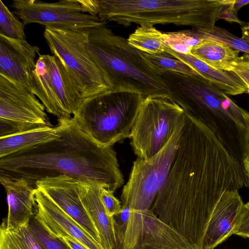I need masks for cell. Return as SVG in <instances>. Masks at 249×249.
Wrapping results in <instances>:
<instances>
[{
    "mask_svg": "<svg viewBox=\"0 0 249 249\" xmlns=\"http://www.w3.org/2000/svg\"><path fill=\"white\" fill-rule=\"evenodd\" d=\"M241 38L249 43V22L246 23L241 27Z\"/></svg>",
    "mask_w": 249,
    "mask_h": 249,
    "instance_id": "obj_40",
    "label": "cell"
},
{
    "mask_svg": "<svg viewBox=\"0 0 249 249\" xmlns=\"http://www.w3.org/2000/svg\"><path fill=\"white\" fill-rule=\"evenodd\" d=\"M127 40L131 46L150 54L165 53L167 48L163 33L148 24L140 25Z\"/></svg>",
    "mask_w": 249,
    "mask_h": 249,
    "instance_id": "obj_24",
    "label": "cell"
},
{
    "mask_svg": "<svg viewBox=\"0 0 249 249\" xmlns=\"http://www.w3.org/2000/svg\"><path fill=\"white\" fill-rule=\"evenodd\" d=\"M231 71L243 81L246 88V92L249 94V54L244 53L240 56Z\"/></svg>",
    "mask_w": 249,
    "mask_h": 249,
    "instance_id": "obj_35",
    "label": "cell"
},
{
    "mask_svg": "<svg viewBox=\"0 0 249 249\" xmlns=\"http://www.w3.org/2000/svg\"><path fill=\"white\" fill-rule=\"evenodd\" d=\"M36 61L34 72L35 95L40 99L48 113L55 116L58 119L66 118L53 89L42 54H39Z\"/></svg>",
    "mask_w": 249,
    "mask_h": 249,
    "instance_id": "obj_23",
    "label": "cell"
},
{
    "mask_svg": "<svg viewBox=\"0 0 249 249\" xmlns=\"http://www.w3.org/2000/svg\"><path fill=\"white\" fill-rule=\"evenodd\" d=\"M60 137L0 158V177L36 182L61 176L101 185L114 192L124 183L112 146L97 144L81 130L72 117L58 119Z\"/></svg>",
    "mask_w": 249,
    "mask_h": 249,
    "instance_id": "obj_2",
    "label": "cell"
},
{
    "mask_svg": "<svg viewBox=\"0 0 249 249\" xmlns=\"http://www.w3.org/2000/svg\"><path fill=\"white\" fill-rule=\"evenodd\" d=\"M81 182L61 176L37 181L36 188L42 191L54 203L101 244L99 232L82 203Z\"/></svg>",
    "mask_w": 249,
    "mask_h": 249,
    "instance_id": "obj_12",
    "label": "cell"
},
{
    "mask_svg": "<svg viewBox=\"0 0 249 249\" xmlns=\"http://www.w3.org/2000/svg\"><path fill=\"white\" fill-rule=\"evenodd\" d=\"M169 100L209 128L234 156L244 152L249 134V113L200 75L162 74Z\"/></svg>",
    "mask_w": 249,
    "mask_h": 249,
    "instance_id": "obj_3",
    "label": "cell"
},
{
    "mask_svg": "<svg viewBox=\"0 0 249 249\" xmlns=\"http://www.w3.org/2000/svg\"><path fill=\"white\" fill-rule=\"evenodd\" d=\"M59 238L63 239L72 249H89L72 237L68 236Z\"/></svg>",
    "mask_w": 249,
    "mask_h": 249,
    "instance_id": "obj_38",
    "label": "cell"
},
{
    "mask_svg": "<svg viewBox=\"0 0 249 249\" xmlns=\"http://www.w3.org/2000/svg\"><path fill=\"white\" fill-rule=\"evenodd\" d=\"M233 234L249 238V202L243 203L241 207Z\"/></svg>",
    "mask_w": 249,
    "mask_h": 249,
    "instance_id": "obj_36",
    "label": "cell"
},
{
    "mask_svg": "<svg viewBox=\"0 0 249 249\" xmlns=\"http://www.w3.org/2000/svg\"><path fill=\"white\" fill-rule=\"evenodd\" d=\"M44 126L48 125L17 122L0 118V138L16 135Z\"/></svg>",
    "mask_w": 249,
    "mask_h": 249,
    "instance_id": "obj_30",
    "label": "cell"
},
{
    "mask_svg": "<svg viewBox=\"0 0 249 249\" xmlns=\"http://www.w3.org/2000/svg\"><path fill=\"white\" fill-rule=\"evenodd\" d=\"M144 55L161 75L166 71L188 75H199L191 66L167 53L155 54L144 53Z\"/></svg>",
    "mask_w": 249,
    "mask_h": 249,
    "instance_id": "obj_27",
    "label": "cell"
},
{
    "mask_svg": "<svg viewBox=\"0 0 249 249\" xmlns=\"http://www.w3.org/2000/svg\"><path fill=\"white\" fill-rule=\"evenodd\" d=\"M185 112L170 100L143 99L133 127L131 145L138 158L149 160L168 143Z\"/></svg>",
    "mask_w": 249,
    "mask_h": 249,
    "instance_id": "obj_8",
    "label": "cell"
},
{
    "mask_svg": "<svg viewBox=\"0 0 249 249\" xmlns=\"http://www.w3.org/2000/svg\"><path fill=\"white\" fill-rule=\"evenodd\" d=\"M142 100L137 93L108 91L84 99L72 118L97 144L112 146L130 138Z\"/></svg>",
    "mask_w": 249,
    "mask_h": 249,
    "instance_id": "obj_6",
    "label": "cell"
},
{
    "mask_svg": "<svg viewBox=\"0 0 249 249\" xmlns=\"http://www.w3.org/2000/svg\"><path fill=\"white\" fill-rule=\"evenodd\" d=\"M11 6L24 25L35 23L45 28L86 29L107 23L97 16V0H14Z\"/></svg>",
    "mask_w": 249,
    "mask_h": 249,
    "instance_id": "obj_10",
    "label": "cell"
},
{
    "mask_svg": "<svg viewBox=\"0 0 249 249\" xmlns=\"http://www.w3.org/2000/svg\"><path fill=\"white\" fill-rule=\"evenodd\" d=\"M163 36L167 46L178 44L193 48L204 41L191 36L188 30L163 33Z\"/></svg>",
    "mask_w": 249,
    "mask_h": 249,
    "instance_id": "obj_32",
    "label": "cell"
},
{
    "mask_svg": "<svg viewBox=\"0 0 249 249\" xmlns=\"http://www.w3.org/2000/svg\"><path fill=\"white\" fill-rule=\"evenodd\" d=\"M243 204L238 190L222 194L209 220L202 249H213L233 234Z\"/></svg>",
    "mask_w": 249,
    "mask_h": 249,
    "instance_id": "obj_16",
    "label": "cell"
},
{
    "mask_svg": "<svg viewBox=\"0 0 249 249\" xmlns=\"http://www.w3.org/2000/svg\"><path fill=\"white\" fill-rule=\"evenodd\" d=\"M43 36L52 53L66 66L84 99L111 90L106 76L85 49L86 29L45 28Z\"/></svg>",
    "mask_w": 249,
    "mask_h": 249,
    "instance_id": "obj_7",
    "label": "cell"
},
{
    "mask_svg": "<svg viewBox=\"0 0 249 249\" xmlns=\"http://www.w3.org/2000/svg\"><path fill=\"white\" fill-rule=\"evenodd\" d=\"M27 226L42 249H72L63 239L49 231L34 215Z\"/></svg>",
    "mask_w": 249,
    "mask_h": 249,
    "instance_id": "obj_29",
    "label": "cell"
},
{
    "mask_svg": "<svg viewBox=\"0 0 249 249\" xmlns=\"http://www.w3.org/2000/svg\"><path fill=\"white\" fill-rule=\"evenodd\" d=\"M113 193L114 192L102 187L100 195L101 201L107 213L111 216L120 212L122 210L121 202L114 196Z\"/></svg>",
    "mask_w": 249,
    "mask_h": 249,
    "instance_id": "obj_33",
    "label": "cell"
},
{
    "mask_svg": "<svg viewBox=\"0 0 249 249\" xmlns=\"http://www.w3.org/2000/svg\"><path fill=\"white\" fill-rule=\"evenodd\" d=\"M35 218L51 233L58 237H72L89 249H105L71 217L36 188Z\"/></svg>",
    "mask_w": 249,
    "mask_h": 249,
    "instance_id": "obj_15",
    "label": "cell"
},
{
    "mask_svg": "<svg viewBox=\"0 0 249 249\" xmlns=\"http://www.w3.org/2000/svg\"><path fill=\"white\" fill-rule=\"evenodd\" d=\"M129 207H122L121 211L113 216L114 232L117 243L116 249H120L124 240L129 219Z\"/></svg>",
    "mask_w": 249,
    "mask_h": 249,
    "instance_id": "obj_31",
    "label": "cell"
},
{
    "mask_svg": "<svg viewBox=\"0 0 249 249\" xmlns=\"http://www.w3.org/2000/svg\"><path fill=\"white\" fill-rule=\"evenodd\" d=\"M45 107L32 92L0 75V118L52 126Z\"/></svg>",
    "mask_w": 249,
    "mask_h": 249,
    "instance_id": "obj_14",
    "label": "cell"
},
{
    "mask_svg": "<svg viewBox=\"0 0 249 249\" xmlns=\"http://www.w3.org/2000/svg\"><path fill=\"white\" fill-rule=\"evenodd\" d=\"M235 0H220V5L217 13L216 20L223 19L229 22H234L244 26L246 22L241 20L233 10Z\"/></svg>",
    "mask_w": 249,
    "mask_h": 249,
    "instance_id": "obj_34",
    "label": "cell"
},
{
    "mask_svg": "<svg viewBox=\"0 0 249 249\" xmlns=\"http://www.w3.org/2000/svg\"><path fill=\"white\" fill-rule=\"evenodd\" d=\"M85 49L106 76L112 91L140 94L169 100L163 76L144 56L106 25L86 29Z\"/></svg>",
    "mask_w": 249,
    "mask_h": 249,
    "instance_id": "obj_4",
    "label": "cell"
},
{
    "mask_svg": "<svg viewBox=\"0 0 249 249\" xmlns=\"http://www.w3.org/2000/svg\"><path fill=\"white\" fill-rule=\"evenodd\" d=\"M42 56L66 118H71L79 108L84 98L64 64L53 55L42 54Z\"/></svg>",
    "mask_w": 249,
    "mask_h": 249,
    "instance_id": "obj_18",
    "label": "cell"
},
{
    "mask_svg": "<svg viewBox=\"0 0 249 249\" xmlns=\"http://www.w3.org/2000/svg\"><path fill=\"white\" fill-rule=\"evenodd\" d=\"M249 186L243 165L209 128L185 113L168 175L151 210L195 249H202L221 196Z\"/></svg>",
    "mask_w": 249,
    "mask_h": 249,
    "instance_id": "obj_1",
    "label": "cell"
},
{
    "mask_svg": "<svg viewBox=\"0 0 249 249\" xmlns=\"http://www.w3.org/2000/svg\"><path fill=\"white\" fill-rule=\"evenodd\" d=\"M24 26L0 0V34L11 39L26 40Z\"/></svg>",
    "mask_w": 249,
    "mask_h": 249,
    "instance_id": "obj_28",
    "label": "cell"
},
{
    "mask_svg": "<svg viewBox=\"0 0 249 249\" xmlns=\"http://www.w3.org/2000/svg\"><path fill=\"white\" fill-rule=\"evenodd\" d=\"M6 193L7 216L2 222L7 229L15 230L28 225L36 210V188L23 179L0 177Z\"/></svg>",
    "mask_w": 249,
    "mask_h": 249,
    "instance_id": "obj_17",
    "label": "cell"
},
{
    "mask_svg": "<svg viewBox=\"0 0 249 249\" xmlns=\"http://www.w3.org/2000/svg\"><path fill=\"white\" fill-rule=\"evenodd\" d=\"M60 137L56 126H44L16 135L0 138V158L46 143Z\"/></svg>",
    "mask_w": 249,
    "mask_h": 249,
    "instance_id": "obj_21",
    "label": "cell"
},
{
    "mask_svg": "<svg viewBox=\"0 0 249 249\" xmlns=\"http://www.w3.org/2000/svg\"><path fill=\"white\" fill-rule=\"evenodd\" d=\"M220 0H97V16L125 27L173 24L196 29L215 26Z\"/></svg>",
    "mask_w": 249,
    "mask_h": 249,
    "instance_id": "obj_5",
    "label": "cell"
},
{
    "mask_svg": "<svg viewBox=\"0 0 249 249\" xmlns=\"http://www.w3.org/2000/svg\"><path fill=\"white\" fill-rule=\"evenodd\" d=\"M165 53L191 66L202 77L228 95H236L246 92V88L243 81L232 71L216 69L192 54L178 53L167 46Z\"/></svg>",
    "mask_w": 249,
    "mask_h": 249,
    "instance_id": "obj_20",
    "label": "cell"
},
{
    "mask_svg": "<svg viewBox=\"0 0 249 249\" xmlns=\"http://www.w3.org/2000/svg\"><path fill=\"white\" fill-rule=\"evenodd\" d=\"M102 187L99 184L81 182L80 197L99 232L101 245L105 249H116L113 216L107 213L101 201Z\"/></svg>",
    "mask_w": 249,
    "mask_h": 249,
    "instance_id": "obj_19",
    "label": "cell"
},
{
    "mask_svg": "<svg viewBox=\"0 0 249 249\" xmlns=\"http://www.w3.org/2000/svg\"><path fill=\"white\" fill-rule=\"evenodd\" d=\"M120 249H195L179 233L150 209L130 211Z\"/></svg>",
    "mask_w": 249,
    "mask_h": 249,
    "instance_id": "obj_11",
    "label": "cell"
},
{
    "mask_svg": "<svg viewBox=\"0 0 249 249\" xmlns=\"http://www.w3.org/2000/svg\"><path fill=\"white\" fill-rule=\"evenodd\" d=\"M242 164L249 182V134L247 138Z\"/></svg>",
    "mask_w": 249,
    "mask_h": 249,
    "instance_id": "obj_37",
    "label": "cell"
},
{
    "mask_svg": "<svg viewBox=\"0 0 249 249\" xmlns=\"http://www.w3.org/2000/svg\"><path fill=\"white\" fill-rule=\"evenodd\" d=\"M239 53L222 43L211 40H204L191 51L192 55L207 64L227 71H231L240 56Z\"/></svg>",
    "mask_w": 249,
    "mask_h": 249,
    "instance_id": "obj_22",
    "label": "cell"
},
{
    "mask_svg": "<svg viewBox=\"0 0 249 249\" xmlns=\"http://www.w3.org/2000/svg\"><path fill=\"white\" fill-rule=\"evenodd\" d=\"M40 49L0 34V75L35 94L34 72Z\"/></svg>",
    "mask_w": 249,
    "mask_h": 249,
    "instance_id": "obj_13",
    "label": "cell"
},
{
    "mask_svg": "<svg viewBox=\"0 0 249 249\" xmlns=\"http://www.w3.org/2000/svg\"><path fill=\"white\" fill-rule=\"evenodd\" d=\"M185 115L166 145L149 160L137 158L133 162L128 180L124 186L121 205L131 211L150 210L168 175L178 145Z\"/></svg>",
    "mask_w": 249,
    "mask_h": 249,
    "instance_id": "obj_9",
    "label": "cell"
},
{
    "mask_svg": "<svg viewBox=\"0 0 249 249\" xmlns=\"http://www.w3.org/2000/svg\"><path fill=\"white\" fill-rule=\"evenodd\" d=\"M249 4V0H235L233 4V10L237 15L238 11L244 6Z\"/></svg>",
    "mask_w": 249,
    "mask_h": 249,
    "instance_id": "obj_39",
    "label": "cell"
},
{
    "mask_svg": "<svg viewBox=\"0 0 249 249\" xmlns=\"http://www.w3.org/2000/svg\"><path fill=\"white\" fill-rule=\"evenodd\" d=\"M0 249H42L28 226L9 230L2 222L0 228Z\"/></svg>",
    "mask_w": 249,
    "mask_h": 249,
    "instance_id": "obj_26",
    "label": "cell"
},
{
    "mask_svg": "<svg viewBox=\"0 0 249 249\" xmlns=\"http://www.w3.org/2000/svg\"><path fill=\"white\" fill-rule=\"evenodd\" d=\"M188 30L191 36L196 38L218 42L239 52L249 54V43L222 28L215 26L209 29Z\"/></svg>",
    "mask_w": 249,
    "mask_h": 249,
    "instance_id": "obj_25",
    "label": "cell"
}]
</instances>
